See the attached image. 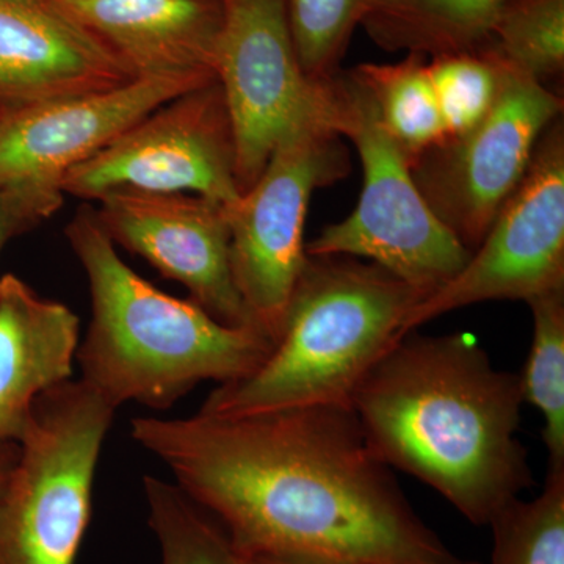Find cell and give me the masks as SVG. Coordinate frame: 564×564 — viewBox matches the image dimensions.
<instances>
[{
  "label": "cell",
  "mask_w": 564,
  "mask_h": 564,
  "mask_svg": "<svg viewBox=\"0 0 564 564\" xmlns=\"http://www.w3.org/2000/svg\"><path fill=\"white\" fill-rule=\"evenodd\" d=\"M63 195L98 202L115 191L188 193L232 206L240 198L236 143L218 82L182 93L70 169Z\"/></svg>",
  "instance_id": "obj_9"
},
{
  "label": "cell",
  "mask_w": 564,
  "mask_h": 564,
  "mask_svg": "<svg viewBox=\"0 0 564 564\" xmlns=\"http://www.w3.org/2000/svg\"><path fill=\"white\" fill-rule=\"evenodd\" d=\"M519 375L496 369L467 334H404L352 393L367 444L413 475L475 525L533 484L518 440Z\"/></svg>",
  "instance_id": "obj_2"
},
{
  "label": "cell",
  "mask_w": 564,
  "mask_h": 564,
  "mask_svg": "<svg viewBox=\"0 0 564 564\" xmlns=\"http://www.w3.org/2000/svg\"><path fill=\"white\" fill-rule=\"evenodd\" d=\"M143 486L162 564H240L221 525L180 486L151 475Z\"/></svg>",
  "instance_id": "obj_22"
},
{
  "label": "cell",
  "mask_w": 564,
  "mask_h": 564,
  "mask_svg": "<svg viewBox=\"0 0 564 564\" xmlns=\"http://www.w3.org/2000/svg\"><path fill=\"white\" fill-rule=\"evenodd\" d=\"M65 195L58 185L36 184L0 188V252L14 237L50 220Z\"/></svg>",
  "instance_id": "obj_25"
},
{
  "label": "cell",
  "mask_w": 564,
  "mask_h": 564,
  "mask_svg": "<svg viewBox=\"0 0 564 564\" xmlns=\"http://www.w3.org/2000/svg\"><path fill=\"white\" fill-rule=\"evenodd\" d=\"M564 289V126L541 135L524 180L497 214L462 272L430 293L403 333L462 307L502 300L530 302Z\"/></svg>",
  "instance_id": "obj_11"
},
{
  "label": "cell",
  "mask_w": 564,
  "mask_h": 564,
  "mask_svg": "<svg viewBox=\"0 0 564 564\" xmlns=\"http://www.w3.org/2000/svg\"><path fill=\"white\" fill-rule=\"evenodd\" d=\"M425 293L377 263L307 256L273 350L209 393L198 413L234 417L292 408H350L375 364L404 336Z\"/></svg>",
  "instance_id": "obj_4"
},
{
  "label": "cell",
  "mask_w": 564,
  "mask_h": 564,
  "mask_svg": "<svg viewBox=\"0 0 564 564\" xmlns=\"http://www.w3.org/2000/svg\"><path fill=\"white\" fill-rule=\"evenodd\" d=\"M65 234L90 289L91 322L76 355L82 381L111 406L166 410L203 381L247 377L273 350L261 329L225 325L133 272L91 207Z\"/></svg>",
  "instance_id": "obj_3"
},
{
  "label": "cell",
  "mask_w": 564,
  "mask_h": 564,
  "mask_svg": "<svg viewBox=\"0 0 564 564\" xmlns=\"http://www.w3.org/2000/svg\"><path fill=\"white\" fill-rule=\"evenodd\" d=\"M18 454H20V445H18V443L0 441V502H2L7 486H9L11 473H13L14 464H17Z\"/></svg>",
  "instance_id": "obj_26"
},
{
  "label": "cell",
  "mask_w": 564,
  "mask_h": 564,
  "mask_svg": "<svg viewBox=\"0 0 564 564\" xmlns=\"http://www.w3.org/2000/svg\"><path fill=\"white\" fill-rule=\"evenodd\" d=\"M132 440L240 555L306 564H455L351 408L137 417Z\"/></svg>",
  "instance_id": "obj_1"
},
{
  "label": "cell",
  "mask_w": 564,
  "mask_h": 564,
  "mask_svg": "<svg viewBox=\"0 0 564 564\" xmlns=\"http://www.w3.org/2000/svg\"><path fill=\"white\" fill-rule=\"evenodd\" d=\"M562 110L555 91L511 65L484 121L415 159L411 174L419 192L466 250L474 252L484 242L524 180L538 141Z\"/></svg>",
  "instance_id": "obj_10"
},
{
  "label": "cell",
  "mask_w": 564,
  "mask_h": 564,
  "mask_svg": "<svg viewBox=\"0 0 564 564\" xmlns=\"http://www.w3.org/2000/svg\"><path fill=\"white\" fill-rule=\"evenodd\" d=\"M80 321L14 274L0 280V441L20 443L33 404L69 381Z\"/></svg>",
  "instance_id": "obj_16"
},
{
  "label": "cell",
  "mask_w": 564,
  "mask_h": 564,
  "mask_svg": "<svg viewBox=\"0 0 564 564\" xmlns=\"http://www.w3.org/2000/svg\"><path fill=\"white\" fill-rule=\"evenodd\" d=\"M366 88L378 117L410 166L445 140L440 107L426 69V57L408 54L391 65L364 63L350 70Z\"/></svg>",
  "instance_id": "obj_18"
},
{
  "label": "cell",
  "mask_w": 564,
  "mask_h": 564,
  "mask_svg": "<svg viewBox=\"0 0 564 564\" xmlns=\"http://www.w3.org/2000/svg\"><path fill=\"white\" fill-rule=\"evenodd\" d=\"M348 172L343 137L326 124L303 126L274 148L258 181L226 207L234 284L256 328L273 344L306 263L311 196Z\"/></svg>",
  "instance_id": "obj_7"
},
{
  "label": "cell",
  "mask_w": 564,
  "mask_h": 564,
  "mask_svg": "<svg viewBox=\"0 0 564 564\" xmlns=\"http://www.w3.org/2000/svg\"><path fill=\"white\" fill-rule=\"evenodd\" d=\"M491 41L527 76L543 85L558 79L564 68V0H507Z\"/></svg>",
  "instance_id": "obj_23"
},
{
  "label": "cell",
  "mask_w": 564,
  "mask_h": 564,
  "mask_svg": "<svg viewBox=\"0 0 564 564\" xmlns=\"http://www.w3.org/2000/svg\"><path fill=\"white\" fill-rule=\"evenodd\" d=\"M455 564H480V563H477V562H464V560H458V562H456Z\"/></svg>",
  "instance_id": "obj_28"
},
{
  "label": "cell",
  "mask_w": 564,
  "mask_h": 564,
  "mask_svg": "<svg viewBox=\"0 0 564 564\" xmlns=\"http://www.w3.org/2000/svg\"><path fill=\"white\" fill-rule=\"evenodd\" d=\"M214 70L231 120L242 193L289 133L307 124L333 128L332 79L304 74L285 0H223Z\"/></svg>",
  "instance_id": "obj_8"
},
{
  "label": "cell",
  "mask_w": 564,
  "mask_h": 564,
  "mask_svg": "<svg viewBox=\"0 0 564 564\" xmlns=\"http://www.w3.org/2000/svg\"><path fill=\"white\" fill-rule=\"evenodd\" d=\"M215 79L137 77L109 90L0 113V188L61 187L70 169L98 154L147 115Z\"/></svg>",
  "instance_id": "obj_13"
},
{
  "label": "cell",
  "mask_w": 564,
  "mask_h": 564,
  "mask_svg": "<svg viewBox=\"0 0 564 564\" xmlns=\"http://www.w3.org/2000/svg\"><path fill=\"white\" fill-rule=\"evenodd\" d=\"M369 0H285L300 65L314 82L333 79Z\"/></svg>",
  "instance_id": "obj_24"
},
{
  "label": "cell",
  "mask_w": 564,
  "mask_h": 564,
  "mask_svg": "<svg viewBox=\"0 0 564 564\" xmlns=\"http://www.w3.org/2000/svg\"><path fill=\"white\" fill-rule=\"evenodd\" d=\"M510 66L491 40L475 50L426 61L445 140L462 137L484 121L499 99Z\"/></svg>",
  "instance_id": "obj_20"
},
{
  "label": "cell",
  "mask_w": 564,
  "mask_h": 564,
  "mask_svg": "<svg viewBox=\"0 0 564 564\" xmlns=\"http://www.w3.org/2000/svg\"><path fill=\"white\" fill-rule=\"evenodd\" d=\"M98 203L95 215L111 242L181 282L218 322L256 328L234 284L223 204L188 193L137 191L110 192Z\"/></svg>",
  "instance_id": "obj_12"
},
{
  "label": "cell",
  "mask_w": 564,
  "mask_h": 564,
  "mask_svg": "<svg viewBox=\"0 0 564 564\" xmlns=\"http://www.w3.org/2000/svg\"><path fill=\"white\" fill-rule=\"evenodd\" d=\"M135 79L47 0H0V113Z\"/></svg>",
  "instance_id": "obj_14"
},
{
  "label": "cell",
  "mask_w": 564,
  "mask_h": 564,
  "mask_svg": "<svg viewBox=\"0 0 564 564\" xmlns=\"http://www.w3.org/2000/svg\"><path fill=\"white\" fill-rule=\"evenodd\" d=\"M488 525L491 564H564V467H549L543 491L505 505Z\"/></svg>",
  "instance_id": "obj_21"
},
{
  "label": "cell",
  "mask_w": 564,
  "mask_h": 564,
  "mask_svg": "<svg viewBox=\"0 0 564 564\" xmlns=\"http://www.w3.org/2000/svg\"><path fill=\"white\" fill-rule=\"evenodd\" d=\"M329 93L333 129L358 150L364 184L356 209L326 226L306 254L369 259L429 296L462 272L470 251L423 199L366 88L350 73H337Z\"/></svg>",
  "instance_id": "obj_6"
},
{
  "label": "cell",
  "mask_w": 564,
  "mask_h": 564,
  "mask_svg": "<svg viewBox=\"0 0 564 564\" xmlns=\"http://www.w3.org/2000/svg\"><path fill=\"white\" fill-rule=\"evenodd\" d=\"M237 552V551H236ZM240 564H306L299 562H288V560L270 558V556L240 555Z\"/></svg>",
  "instance_id": "obj_27"
},
{
  "label": "cell",
  "mask_w": 564,
  "mask_h": 564,
  "mask_svg": "<svg viewBox=\"0 0 564 564\" xmlns=\"http://www.w3.org/2000/svg\"><path fill=\"white\" fill-rule=\"evenodd\" d=\"M507 0H369L361 25L384 51L423 57L475 50L491 40Z\"/></svg>",
  "instance_id": "obj_17"
},
{
  "label": "cell",
  "mask_w": 564,
  "mask_h": 564,
  "mask_svg": "<svg viewBox=\"0 0 564 564\" xmlns=\"http://www.w3.org/2000/svg\"><path fill=\"white\" fill-rule=\"evenodd\" d=\"M133 77L215 79L223 0H47Z\"/></svg>",
  "instance_id": "obj_15"
},
{
  "label": "cell",
  "mask_w": 564,
  "mask_h": 564,
  "mask_svg": "<svg viewBox=\"0 0 564 564\" xmlns=\"http://www.w3.org/2000/svg\"><path fill=\"white\" fill-rule=\"evenodd\" d=\"M115 411L82 380L55 386L33 404L0 502V564L76 563Z\"/></svg>",
  "instance_id": "obj_5"
},
{
  "label": "cell",
  "mask_w": 564,
  "mask_h": 564,
  "mask_svg": "<svg viewBox=\"0 0 564 564\" xmlns=\"http://www.w3.org/2000/svg\"><path fill=\"white\" fill-rule=\"evenodd\" d=\"M532 310L533 337L524 370L522 397L543 417L549 467H564V289L527 302Z\"/></svg>",
  "instance_id": "obj_19"
}]
</instances>
